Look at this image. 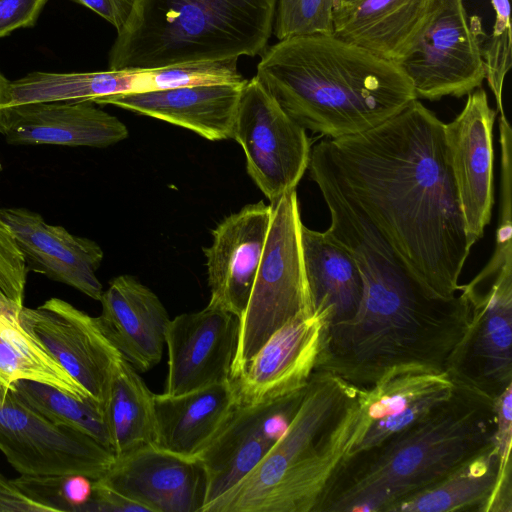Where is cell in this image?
<instances>
[{"label": "cell", "mask_w": 512, "mask_h": 512, "mask_svg": "<svg viewBox=\"0 0 512 512\" xmlns=\"http://www.w3.org/2000/svg\"><path fill=\"white\" fill-rule=\"evenodd\" d=\"M15 485L50 512H87L93 480L81 474H20Z\"/></svg>", "instance_id": "32"}, {"label": "cell", "mask_w": 512, "mask_h": 512, "mask_svg": "<svg viewBox=\"0 0 512 512\" xmlns=\"http://www.w3.org/2000/svg\"><path fill=\"white\" fill-rule=\"evenodd\" d=\"M440 0H356L333 15V35L399 62L429 24Z\"/></svg>", "instance_id": "23"}, {"label": "cell", "mask_w": 512, "mask_h": 512, "mask_svg": "<svg viewBox=\"0 0 512 512\" xmlns=\"http://www.w3.org/2000/svg\"><path fill=\"white\" fill-rule=\"evenodd\" d=\"M48 0H0V37L33 26Z\"/></svg>", "instance_id": "37"}, {"label": "cell", "mask_w": 512, "mask_h": 512, "mask_svg": "<svg viewBox=\"0 0 512 512\" xmlns=\"http://www.w3.org/2000/svg\"><path fill=\"white\" fill-rule=\"evenodd\" d=\"M246 81L121 93L98 98L94 103L111 104L157 118L211 141L227 140L232 139L237 107Z\"/></svg>", "instance_id": "22"}, {"label": "cell", "mask_w": 512, "mask_h": 512, "mask_svg": "<svg viewBox=\"0 0 512 512\" xmlns=\"http://www.w3.org/2000/svg\"><path fill=\"white\" fill-rule=\"evenodd\" d=\"M354 389L335 375L314 371L282 436L247 476L203 512H267L272 498L312 452Z\"/></svg>", "instance_id": "7"}, {"label": "cell", "mask_w": 512, "mask_h": 512, "mask_svg": "<svg viewBox=\"0 0 512 512\" xmlns=\"http://www.w3.org/2000/svg\"><path fill=\"white\" fill-rule=\"evenodd\" d=\"M271 206V222L261 261L240 318L230 379L238 375L282 325L300 315H314L304 275L300 243L302 221L296 190L285 193Z\"/></svg>", "instance_id": "6"}, {"label": "cell", "mask_w": 512, "mask_h": 512, "mask_svg": "<svg viewBox=\"0 0 512 512\" xmlns=\"http://www.w3.org/2000/svg\"><path fill=\"white\" fill-rule=\"evenodd\" d=\"M356 261L363 295L355 314L324 327L315 371L369 388L412 373H443L464 335L471 300L432 294L388 244L362 249Z\"/></svg>", "instance_id": "2"}, {"label": "cell", "mask_w": 512, "mask_h": 512, "mask_svg": "<svg viewBox=\"0 0 512 512\" xmlns=\"http://www.w3.org/2000/svg\"><path fill=\"white\" fill-rule=\"evenodd\" d=\"M0 451L20 474H81L96 480L115 461L90 436L53 424L13 389L0 394Z\"/></svg>", "instance_id": "10"}, {"label": "cell", "mask_w": 512, "mask_h": 512, "mask_svg": "<svg viewBox=\"0 0 512 512\" xmlns=\"http://www.w3.org/2000/svg\"><path fill=\"white\" fill-rule=\"evenodd\" d=\"M481 19L469 18L464 0H440L418 41L398 62L417 99L460 98L485 80Z\"/></svg>", "instance_id": "8"}, {"label": "cell", "mask_w": 512, "mask_h": 512, "mask_svg": "<svg viewBox=\"0 0 512 512\" xmlns=\"http://www.w3.org/2000/svg\"><path fill=\"white\" fill-rule=\"evenodd\" d=\"M87 512H147L138 503L93 480V492Z\"/></svg>", "instance_id": "38"}, {"label": "cell", "mask_w": 512, "mask_h": 512, "mask_svg": "<svg viewBox=\"0 0 512 512\" xmlns=\"http://www.w3.org/2000/svg\"><path fill=\"white\" fill-rule=\"evenodd\" d=\"M494 431V401L455 386L424 417L351 457L320 512H388L489 449Z\"/></svg>", "instance_id": "4"}, {"label": "cell", "mask_w": 512, "mask_h": 512, "mask_svg": "<svg viewBox=\"0 0 512 512\" xmlns=\"http://www.w3.org/2000/svg\"><path fill=\"white\" fill-rule=\"evenodd\" d=\"M18 321L104 410L123 357L96 318L62 299L51 298L36 308L23 306Z\"/></svg>", "instance_id": "12"}, {"label": "cell", "mask_w": 512, "mask_h": 512, "mask_svg": "<svg viewBox=\"0 0 512 512\" xmlns=\"http://www.w3.org/2000/svg\"><path fill=\"white\" fill-rule=\"evenodd\" d=\"M455 385L446 372L412 373L360 388L365 429L350 457L371 450L448 400ZM348 459V460H349Z\"/></svg>", "instance_id": "24"}, {"label": "cell", "mask_w": 512, "mask_h": 512, "mask_svg": "<svg viewBox=\"0 0 512 512\" xmlns=\"http://www.w3.org/2000/svg\"><path fill=\"white\" fill-rule=\"evenodd\" d=\"M100 302L97 324L122 357L139 372L158 364L170 322L158 296L134 277L120 275L111 280Z\"/></svg>", "instance_id": "21"}, {"label": "cell", "mask_w": 512, "mask_h": 512, "mask_svg": "<svg viewBox=\"0 0 512 512\" xmlns=\"http://www.w3.org/2000/svg\"><path fill=\"white\" fill-rule=\"evenodd\" d=\"M354 1L356 0H334V11L353 3Z\"/></svg>", "instance_id": "43"}, {"label": "cell", "mask_w": 512, "mask_h": 512, "mask_svg": "<svg viewBox=\"0 0 512 512\" xmlns=\"http://www.w3.org/2000/svg\"><path fill=\"white\" fill-rule=\"evenodd\" d=\"M0 217L11 230L26 266L100 301L103 288L96 271L103 251L96 242L50 225L26 208L0 209Z\"/></svg>", "instance_id": "19"}, {"label": "cell", "mask_w": 512, "mask_h": 512, "mask_svg": "<svg viewBox=\"0 0 512 512\" xmlns=\"http://www.w3.org/2000/svg\"><path fill=\"white\" fill-rule=\"evenodd\" d=\"M305 388L274 401L252 405L236 403L220 430L197 457L207 477L202 512L263 460L287 429Z\"/></svg>", "instance_id": "13"}, {"label": "cell", "mask_w": 512, "mask_h": 512, "mask_svg": "<svg viewBox=\"0 0 512 512\" xmlns=\"http://www.w3.org/2000/svg\"><path fill=\"white\" fill-rule=\"evenodd\" d=\"M497 110L481 87L467 94L462 111L444 125L450 166L466 233L473 245L484 235L494 204L493 126Z\"/></svg>", "instance_id": "14"}, {"label": "cell", "mask_w": 512, "mask_h": 512, "mask_svg": "<svg viewBox=\"0 0 512 512\" xmlns=\"http://www.w3.org/2000/svg\"><path fill=\"white\" fill-rule=\"evenodd\" d=\"M97 13L115 27L117 33L127 24L136 0H71Z\"/></svg>", "instance_id": "39"}, {"label": "cell", "mask_w": 512, "mask_h": 512, "mask_svg": "<svg viewBox=\"0 0 512 512\" xmlns=\"http://www.w3.org/2000/svg\"><path fill=\"white\" fill-rule=\"evenodd\" d=\"M96 480L147 512H202L206 501L207 477L202 462L154 445L115 458L110 469Z\"/></svg>", "instance_id": "16"}, {"label": "cell", "mask_w": 512, "mask_h": 512, "mask_svg": "<svg viewBox=\"0 0 512 512\" xmlns=\"http://www.w3.org/2000/svg\"><path fill=\"white\" fill-rule=\"evenodd\" d=\"M444 125L415 99L371 130L322 142L347 190L418 279L451 299L473 245Z\"/></svg>", "instance_id": "1"}, {"label": "cell", "mask_w": 512, "mask_h": 512, "mask_svg": "<svg viewBox=\"0 0 512 512\" xmlns=\"http://www.w3.org/2000/svg\"><path fill=\"white\" fill-rule=\"evenodd\" d=\"M8 83L9 81L0 73V109L5 98Z\"/></svg>", "instance_id": "42"}, {"label": "cell", "mask_w": 512, "mask_h": 512, "mask_svg": "<svg viewBox=\"0 0 512 512\" xmlns=\"http://www.w3.org/2000/svg\"><path fill=\"white\" fill-rule=\"evenodd\" d=\"M0 170H1V163H0Z\"/></svg>", "instance_id": "44"}, {"label": "cell", "mask_w": 512, "mask_h": 512, "mask_svg": "<svg viewBox=\"0 0 512 512\" xmlns=\"http://www.w3.org/2000/svg\"><path fill=\"white\" fill-rule=\"evenodd\" d=\"M324 320L297 316L276 330L230 379L237 404L274 401L303 390L317 364Z\"/></svg>", "instance_id": "17"}, {"label": "cell", "mask_w": 512, "mask_h": 512, "mask_svg": "<svg viewBox=\"0 0 512 512\" xmlns=\"http://www.w3.org/2000/svg\"><path fill=\"white\" fill-rule=\"evenodd\" d=\"M499 142L501 172L498 226L494 253L488 264L479 273L482 278H490L503 267L512 265V130L505 114H501L499 118Z\"/></svg>", "instance_id": "33"}, {"label": "cell", "mask_w": 512, "mask_h": 512, "mask_svg": "<svg viewBox=\"0 0 512 512\" xmlns=\"http://www.w3.org/2000/svg\"><path fill=\"white\" fill-rule=\"evenodd\" d=\"M495 19L492 33L482 45L485 79L496 99L497 111L504 114L502 104L503 82L511 67L510 1L490 0Z\"/></svg>", "instance_id": "35"}, {"label": "cell", "mask_w": 512, "mask_h": 512, "mask_svg": "<svg viewBox=\"0 0 512 512\" xmlns=\"http://www.w3.org/2000/svg\"><path fill=\"white\" fill-rule=\"evenodd\" d=\"M0 512H50L28 498L13 482L0 473Z\"/></svg>", "instance_id": "40"}, {"label": "cell", "mask_w": 512, "mask_h": 512, "mask_svg": "<svg viewBox=\"0 0 512 512\" xmlns=\"http://www.w3.org/2000/svg\"><path fill=\"white\" fill-rule=\"evenodd\" d=\"M232 139L241 145L247 172L270 204L296 190L308 169L309 138L256 76L242 88Z\"/></svg>", "instance_id": "9"}, {"label": "cell", "mask_w": 512, "mask_h": 512, "mask_svg": "<svg viewBox=\"0 0 512 512\" xmlns=\"http://www.w3.org/2000/svg\"><path fill=\"white\" fill-rule=\"evenodd\" d=\"M21 306L0 293V314L10 319L18 320Z\"/></svg>", "instance_id": "41"}, {"label": "cell", "mask_w": 512, "mask_h": 512, "mask_svg": "<svg viewBox=\"0 0 512 512\" xmlns=\"http://www.w3.org/2000/svg\"><path fill=\"white\" fill-rule=\"evenodd\" d=\"M124 358L120 362L104 408L110 450L115 458L156 446L154 393Z\"/></svg>", "instance_id": "28"}, {"label": "cell", "mask_w": 512, "mask_h": 512, "mask_svg": "<svg viewBox=\"0 0 512 512\" xmlns=\"http://www.w3.org/2000/svg\"><path fill=\"white\" fill-rule=\"evenodd\" d=\"M300 243L307 292L325 326L352 317L363 295V280L352 253L327 231L303 223Z\"/></svg>", "instance_id": "25"}, {"label": "cell", "mask_w": 512, "mask_h": 512, "mask_svg": "<svg viewBox=\"0 0 512 512\" xmlns=\"http://www.w3.org/2000/svg\"><path fill=\"white\" fill-rule=\"evenodd\" d=\"M18 380L44 383L76 398L94 401L87 390L20 326L18 320L0 314V391L12 389Z\"/></svg>", "instance_id": "30"}, {"label": "cell", "mask_w": 512, "mask_h": 512, "mask_svg": "<svg viewBox=\"0 0 512 512\" xmlns=\"http://www.w3.org/2000/svg\"><path fill=\"white\" fill-rule=\"evenodd\" d=\"M489 284L478 293L465 291L471 300L470 319L446 373L456 387L494 401L512 385V265Z\"/></svg>", "instance_id": "11"}, {"label": "cell", "mask_w": 512, "mask_h": 512, "mask_svg": "<svg viewBox=\"0 0 512 512\" xmlns=\"http://www.w3.org/2000/svg\"><path fill=\"white\" fill-rule=\"evenodd\" d=\"M150 91L149 70L32 72L9 81L2 107L33 102L94 101L129 92Z\"/></svg>", "instance_id": "27"}, {"label": "cell", "mask_w": 512, "mask_h": 512, "mask_svg": "<svg viewBox=\"0 0 512 512\" xmlns=\"http://www.w3.org/2000/svg\"><path fill=\"white\" fill-rule=\"evenodd\" d=\"M255 76L296 123L329 139L371 130L417 99L397 62L333 34L280 40Z\"/></svg>", "instance_id": "3"}, {"label": "cell", "mask_w": 512, "mask_h": 512, "mask_svg": "<svg viewBox=\"0 0 512 512\" xmlns=\"http://www.w3.org/2000/svg\"><path fill=\"white\" fill-rule=\"evenodd\" d=\"M334 0H277L273 30L278 40L333 34Z\"/></svg>", "instance_id": "34"}, {"label": "cell", "mask_w": 512, "mask_h": 512, "mask_svg": "<svg viewBox=\"0 0 512 512\" xmlns=\"http://www.w3.org/2000/svg\"><path fill=\"white\" fill-rule=\"evenodd\" d=\"M27 268L13 234L0 217V293L23 307Z\"/></svg>", "instance_id": "36"}, {"label": "cell", "mask_w": 512, "mask_h": 512, "mask_svg": "<svg viewBox=\"0 0 512 512\" xmlns=\"http://www.w3.org/2000/svg\"><path fill=\"white\" fill-rule=\"evenodd\" d=\"M12 389L53 424L82 432L110 450L104 410L96 402L29 380L16 381Z\"/></svg>", "instance_id": "31"}, {"label": "cell", "mask_w": 512, "mask_h": 512, "mask_svg": "<svg viewBox=\"0 0 512 512\" xmlns=\"http://www.w3.org/2000/svg\"><path fill=\"white\" fill-rule=\"evenodd\" d=\"M91 101L19 104L0 109V133L14 145L107 147L128 137L117 117Z\"/></svg>", "instance_id": "20"}, {"label": "cell", "mask_w": 512, "mask_h": 512, "mask_svg": "<svg viewBox=\"0 0 512 512\" xmlns=\"http://www.w3.org/2000/svg\"><path fill=\"white\" fill-rule=\"evenodd\" d=\"M156 446L189 458L198 455L236 405L231 380L177 396L154 394Z\"/></svg>", "instance_id": "26"}, {"label": "cell", "mask_w": 512, "mask_h": 512, "mask_svg": "<svg viewBox=\"0 0 512 512\" xmlns=\"http://www.w3.org/2000/svg\"><path fill=\"white\" fill-rule=\"evenodd\" d=\"M239 318L207 305L170 320L165 333L168 373L164 394L177 396L230 379Z\"/></svg>", "instance_id": "15"}, {"label": "cell", "mask_w": 512, "mask_h": 512, "mask_svg": "<svg viewBox=\"0 0 512 512\" xmlns=\"http://www.w3.org/2000/svg\"><path fill=\"white\" fill-rule=\"evenodd\" d=\"M277 0H136L109 52V69H157L256 56Z\"/></svg>", "instance_id": "5"}, {"label": "cell", "mask_w": 512, "mask_h": 512, "mask_svg": "<svg viewBox=\"0 0 512 512\" xmlns=\"http://www.w3.org/2000/svg\"><path fill=\"white\" fill-rule=\"evenodd\" d=\"M272 215L263 201L244 206L212 231L204 249L207 259L209 305L242 317L261 261Z\"/></svg>", "instance_id": "18"}, {"label": "cell", "mask_w": 512, "mask_h": 512, "mask_svg": "<svg viewBox=\"0 0 512 512\" xmlns=\"http://www.w3.org/2000/svg\"><path fill=\"white\" fill-rule=\"evenodd\" d=\"M498 477L499 457L492 445L441 481L396 503L388 512H484Z\"/></svg>", "instance_id": "29"}]
</instances>
